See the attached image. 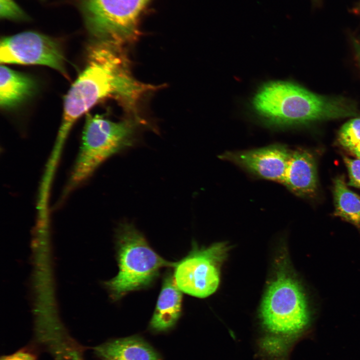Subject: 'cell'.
Segmentation results:
<instances>
[{"mask_svg":"<svg viewBox=\"0 0 360 360\" xmlns=\"http://www.w3.org/2000/svg\"><path fill=\"white\" fill-rule=\"evenodd\" d=\"M94 352L106 360H161L150 345L136 336L109 342L96 347Z\"/></svg>","mask_w":360,"mask_h":360,"instance_id":"obj_12","label":"cell"},{"mask_svg":"<svg viewBox=\"0 0 360 360\" xmlns=\"http://www.w3.org/2000/svg\"><path fill=\"white\" fill-rule=\"evenodd\" d=\"M256 114L268 124L288 126L356 114L355 108L344 100L314 94L288 81L263 84L252 100Z\"/></svg>","mask_w":360,"mask_h":360,"instance_id":"obj_2","label":"cell"},{"mask_svg":"<svg viewBox=\"0 0 360 360\" xmlns=\"http://www.w3.org/2000/svg\"><path fill=\"white\" fill-rule=\"evenodd\" d=\"M118 43L98 40L88 50L87 64L65 96L64 114L53 153L59 155L76 120L100 100L114 97L130 109L144 94L154 88L132 76Z\"/></svg>","mask_w":360,"mask_h":360,"instance_id":"obj_1","label":"cell"},{"mask_svg":"<svg viewBox=\"0 0 360 360\" xmlns=\"http://www.w3.org/2000/svg\"><path fill=\"white\" fill-rule=\"evenodd\" d=\"M358 159L360 160V141L352 148L350 150Z\"/></svg>","mask_w":360,"mask_h":360,"instance_id":"obj_19","label":"cell"},{"mask_svg":"<svg viewBox=\"0 0 360 360\" xmlns=\"http://www.w3.org/2000/svg\"><path fill=\"white\" fill-rule=\"evenodd\" d=\"M334 215L354 224L360 230V196L348 189L344 180L334 181Z\"/></svg>","mask_w":360,"mask_h":360,"instance_id":"obj_14","label":"cell"},{"mask_svg":"<svg viewBox=\"0 0 360 360\" xmlns=\"http://www.w3.org/2000/svg\"><path fill=\"white\" fill-rule=\"evenodd\" d=\"M0 60L4 64L46 66L67 76L59 44L35 32H24L2 39Z\"/></svg>","mask_w":360,"mask_h":360,"instance_id":"obj_8","label":"cell"},{"mask_svg":"<svg viewBox=\"0 0 360 360\" xmlns=\"http://www.w3.org/2000/svg\"><path fill=\"white\" fill-rule=\"evenodd\" d=\"M0 360H36V357L28 351L20 350L12 354L2 356Z\"/></svg>","mask_w":360,"mask_h":360,"instance_id":"obj_18","label":"cell"},{"mask_svg":"<svg viewBox=\"0 0 360 360\" xmlns=\"http://www.w3.org/2000/svg\"><path fill=\"white\" fill-rule=\"evenodd\" d=\"M0 16L16 20L28 19L27 16L14 0H0Z\"/></svg>","mask_w":360,"mask_h":360,"instance_id":"obj_16","label":"cell"},{"mask_svg":"<svg viewBox=\"0 0 360 360\" xmlns=\"http://www.w3.org/2000/svg\"></svg>","mask_w":360,"mask_h":360,"instance_id":"obj_21","label":"cell"},{"mask_svg":"<svg viewBox=\"0 0 360 360\" xmlns=\"http://www.w3.org/2000/svg\"><path fill=\"white\" fill-rule=\"evenodd\" d=\"M116 258L119 271L104 282L112 298H121L130 292L149 286L164 267L174 268L149 245L144 235L132 224H121L117 232Z\"/></svg>","mask_w":360,"mask_h":360,"instance_id":"obj_3","label":"cell"},{"mask_svg":"<svg viewBox=\"0 0 360 360\" xmlns=\"http://www.w3.org/2000/svg\"><path fill=\"white\" fill-rule=\"evenodd\" d=\"M228 249L224 242L200 248L194 245L188 255L175 262L174 266L173 277L178 288L198 298L214 293L219 285L220 269Z\"/></svg>","mask_w":360,"mask_h":360,"instance_id":"obj_6","label":"cell"},{"mask_svg":"<svg viewBox=\"0 0 360 360\" xmlns=\"http://www.w3.org/2000/svg\"><path fill=\"white\" fill-rule=\"evenodd\" d=\"M0 74V104L2 108L16 106L34 92L36 84L31 77L2 65Z\"/></svg>","mask_w":360,"mask_h":360,"instance_id":"obj_13","label":"cell"},{"mask_svg":"<svg viewBox=\"0 0 360 360\" xmlns=\"http://www.w3.org/2000/svg\"><path fill=\"white\" fill-rule=\"evenodd\" d=\"M348 170L350 180L348 185L360 188V160H354L343 156Z\"/></svg>","mask_w":360,"mask_h":360,"instance_id":"obj_17","label":"cell"},{"mask_svg":"<svg viewBox=\"0 0 360 360\" xmlns=\"http://www.w3.org/2000/svg\"><path fill=\"white\" fill-rule=\"evenodd\" d=\"M338 141L349 150L360 141V118L351 120L342 126L338 132Z\"/></svg>","mask_w":360,"mask_h":360,"instance_id":"obj_15","label":"cell"},{"mask_svg":"<svg viewBox=\"0 0 360 360\" xmlns=\"http://www.w3.org/2000/svg\"><path fill=\"white\" fill-rule=\"evenodd\" d=\"M149 0H82L90 32L100 40L118 43L131 37L136 21Z\"/></svg>","mask_w":360,"mask_h":360,"instance_id":"obj_7","label":"cell"},{"mask_svg":"<svg viewBox=\"0 0 360 360\" xmlns=\"http://www.w3.org/2000/svg\"><path fill=\"white\" fill-rule=\"evenodd\" d=\"M307 298L300 282L280 273L269 286L260 306L264 326L276 337L286 340L302 332L310 321Z\"/></svg>","mask_w":360,"mask_h":360,"instance_id":"obj_5","label":"cell"},{"mask_svg":"<svg viewBox=\"0 0 360 360\" xmlns=\"http://www.w3.org/2000/svg\"><path fill=\"white\" fill-rule=\"evenodd\" d=\"M182 298V292L176 285L173 275L167 274L150 322V328L154 330L163 331L172 327L180 316Z\"/></svg>","mask_w":360,"mask_h":360,"instance_id":"obj_11","label":"cell"},{"mask_svg":"<svg viewBox=\"0 0 360 360\" xmlns=\"http://www.w3.org/2000/svg\"><path fill=\"white\" fill-rule=\"evenodd\" d=\"M282 184L300 196H310L315 192L316 166L310 152L302 150L291 152Z\"/></svg>","mask_w":360,"mask_h":360,"instance_id":"obj_10","label":"cell"},{"mask_svg":"<svg viewBox=\"0 0 360 360\" xmlns=\"http://www.w3.org/2000/svg\"><path fill=\"white\" fill-rule=\"evenodd\" d=\"M136 128L132 121L114 122L101 115L88 114L66 192L87 180L109 157L132 146Z\"/></svg>","mask_w":360,"mask_h":360,"instance_id":"obj_4","label":"cell"},{"mask_svg":"<svg viewBox=\"0 0 360 360\" xmlns=\"http://www.w3.org/2000/svg\"><path fill=\"white\" fill-rule=\"evenodd\" d=\"M354 44L356 52L357 60H358L359 64H360V44L356 41Z\"/></svg>","mask_w":360,"mask_h":360,"instance_id":"obj_20","label":"cell"},{"mask_svg":"<svg viewBox=\"0 0 360 360\" xmlns=\"http://www.w3.org/2000/svg\"><path fill=\"white\" fill-rule=\"evenodd\" d=\"M291 152L276 144L250 150L228 152L220 158L264 179L282 184Z\"/></svg>","mask_w":360,"mask_h":360,"instance_id":"obj_9","label":"cell"}]
</instances>
